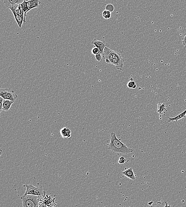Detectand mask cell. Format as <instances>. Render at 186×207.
I'll return each mask as SVG.
<instances>
[{
	"mask_svg": "<svg viewBox=\"0 0 186 207\" xmlns=\"http://www.w3.org/2000/svg\"><path fill=\"white\" fill-rule=\"evenodd\" d=\"M110 137L108 149L113 153L126 155L134 152L133 149L129 148L126 145L122 142L120 140L118 139L115 133H111Z\"/></svg>",
	"mask_w": 186,
	"mask_h": 207,
	"instance_id": "1",
	"label": "cell"
},
{
	"mask_svg": "<svg viewBox=\"0 0 186 207\" xmlns=\"http://www.w3.org/2000/svg\"><path fill=\"white\" fill-rule=\"evenodd\" d=\"M40 196L33 195H23L21 197L23 207L39 206Z\"/></svg>",
	"mask_w": 186,
	"mask_h": 207,
	"instance_id": "2",
	"label": "cell"
},
{
	"mask_svg": "<svg viewBox=\"0 0 186 207\" xmlns=\"http://www.w3.org/2000/svg\"><path fill=\"white\" fill-rule=\"evenodd\" d=\"M23 186L25 187L26 189L24 195H35L41 197L43 196L45 193L42 187H35L31 184H26Z\"/></svg>",
	"mask_w": 186,
	"mask_h": 207,
	"instance_id": "3",
	"label": "cell"
},
{
	"mask_svg": "<svg viewBox=\"0 0 186 207\" xmlns=\"http://www.w3.org/2000/svg\"><path fill=\"white\" fill-rule=\"evenodd\" d=\"M0 96L4 99L9 100L15 102L18 96L10 89H0Z\"/></svg>",
	"mask_w": 186,
	"mask_h": 207,
	"instance_id": "4",
	"label": "cell"
},
{
	"mask_svg": "<svg viewBox=\"0 0 186 207\" xmlns=\"http://www.w3.org/2000/svg\"><path fill=\"white\" fill-rule=\"evenodd\" d=\"M92 45H94L95 47H97L100 50V53L102 55L103 58L104 51L105 47H107L108 44L104 40L99 41L97 39H94L91 43Z\"/></svg>",
	"mask_w": 186,
	"mask_h": 207,
	"instance_id": "5",
	"label": "cell"
},
{
	"mask_svg": "<svg viewBox=\"0 0 186 207\" xmlns=\"http://www.w3.org/2000/svg\"><path fill=\"white\" fill-rule=\"evenodd\" d=\"M6 7L10 9L15 6L21 4L24 0H3Z\"/></svg>",
	"mask_w": 186,
	"mask_h": 207,
	"instance_id": "6",
	"label": "cell"
},
{
	"mask_svg": "<svg viewBox=\"0 0 186 207\" xmlns=\"http://www.w3.org/2000/svg\"><path fill=\"white\" fill-rule=\"evenodd\" d=\"M41 1L40 0H28L27 5L29 10L35 8L39 7Z\"/></svg>",
	"mask_w": 186,
	"mask_h": 207,
	"instance_id": "7",
	"label": "cell"
},
{
	"mask_svg": "<svg viewBox=\"0 0 186 207\" xmlns=\"http://www.w3.org/2000/svg\"><path fill=\"white\" fill-rule=\"evenodd\" d=\"M60 134L62 138L64 139L70 138L72 136V131L70 129L66 127L62 128L60 131Z\"/></svg>",
	"mask_w": 186,
	"mask_h": 207,
	"instance_id": "8",
	"label": "cell"
},
{
	"mask_svg": "<svg viewBox=\"0 0 186 207\" xmlns=\"http://www.w3.org/2000/svg\"><path fill=\"white\" fill-rule=\"evenodd\" d=\"M122 174L130 179L135 180L136 178V175L133 172L132 168H130L122 172Z\"/></svg>",
	"mask_w": 186,
	"mask_h": 207,
	"instance_id": "9",
	"label": "cell"
},
{
	"mask_svg": "<svg viewBox=\"0 0 186 207\" xmlns=\"http://www.w3.org/2000/svg\"><path fill=\"white\" fill-rule=\"evenodd\" d=\"M10 8H12V9H13L14 11L15 12V13H16L17 15L24 18V22H26V17L24 13L23 12V9H22V7H21V4H19V5L15 6L13 7H12Z\"/></svg>",
	"mask_w": 186,
	"mask_h": 207,
	"instance_id": "10",
	"label": "cell"
},
{
	"mask_svg": "<svg viewBox=\"0 0 186 207\" xmlns=\"http://www.w3.org/2000/svg\"><path fill=\"white\" fill-rule=\"evenodd\" d=\"M14 102L9 100L4 99L3 101V106H2V112H7L10 110L12 105Z\"/></svg>",
	"mask_w": 186,
	"mask_h": 207,
	"instance_id": "11",
	"label": "cell"
},
{
	"mask_svg": "<svg viewBox=\"0 0 186 207\" xmlns=\"http://www.w3.org/2000/svg\"><path fill=\"white\" fill-rule=\"evenodd\" d=\"M186 109L183 112L179 114L177 116H175V117L174 118H170L169 117H168V122H174V121H175V122H177L179 120L181 119L185 118L186 117Z\"/></svg>",
	"mask_w": 186,
	"mask_h": 207,
	"instance_id": "12",
	"label": "cell"
},
{
	"mask_svg": "<svg viewBox=\"0 0 186 207\" xmlns=\"http://www.w3.org/2000/svg\"><path fill=\"white\" fill-rule=\"evenodd\" d=\"M10 9L11 10L13 14L15 20H16V22H17L18 24L19 27L20 28H22V25L23 24V22H24V18L17 15V14L15 13V12L14 11L13 9L12 8H10Z\"/></svg>",
	"mask_w": 186,
	"mask_h": 207,
	"instance_id": "13",
	"label": "cell"
},
{
	"mask_svg": "<svg viewBox=\"0 0 186 207\" xmlns=\"http://www.w3.org/2000/svg\"><path fill=\"white\" fill-rule=\"evenodd\" d=\"M27 1H28V0H24V1L21 4V7H22V9H23V12L24 13L26 17L27 16V13L29 11L28 5H27Z\"/></svg>",
	"mask_w": 186,
	"mask_h": 207,
	"instance_id": "14",
	"label": "cell"
},
{
	"mask_svg": "<svg viewBox=\"0 0 186 207\" xmlns=\"http://www.w3.org/2000/svg\"><path fill=\"white\" fill-rule=\"evenodd\" d=\"M130 81L127 83L128 87L131 89H135L137 88V84H136L135 82L133 81V78H130Z\"/></svg>",
	"mask_w": 186,
	"mask_h": 207,
	"instance_id": "15",
	"label": "cell"
},
{
	"mask_svg": "<svg viewBox=\"0 0 186 207\" xmlns=\"http://www.w3.org/2000/svg\"><path fill=\"white\" fill-rule=\"evenodd\" d=\"M102 15L103 18L106 20L109 19L111 18V16H112L111 13L106 10H104L103 11Z\"/></svg>",
	"mask_w": 186,
	"mask_h": 207,
	"instance_id": "16",
	"label": "cell"
},
{
	"mask_svg": "<svg viewBox=\"0 0 186 207\" xmlns=\"http://www.w3.org/2000/svg\"><path fill=\"white\" fill-rule=\"evenodd\" d=\"M105 10L112 13L115 10L114 6L112 4H108L106 5V7H105Z\"/></svg>",
	"mask_w": 186,
	"mask_h": 207,
	"instance_id": "17",
	"label": "cell"
},
{
	"mask_svg": "<svg viewBox=\"0 0 186 207\" xmlns=\"http://www.w3.org/2000/svg\"><path fill=\"white\" fill-rule=\"evenodd\" d=\"M91 52H92V54L94 55L99 54V53H100V50H99V49L96 47H94L92 48Z\"/></svg>",
	"mask_w": 186,
	"mask_h": 207,
	"instance_id": "18",
	"label": "cell"
},
{
	"mask_svg": "<svg viewBox=\"0 0 186 207\" xmlns=\"http://www.w3.org/2000/svg\"><path fill=\"white\" fill-rule=\"evenodd\" d=\"M96 59L99 62H101L103 60V57L101 53L95 55Z\"/></svg>",
	"mask_w": 186,
	"mask_h": 207,
	"instance_id": "19",
	"label": "cell"
},
{
	"mask_svg": "<svg viewBox=\"0 0 186 207\" xmlns=\"http://www.w3.org/2000/svg\"><path fill=\"white\" fill-rule=\"evenodd\" d=\"M125 159L124 157H121L119 158L118 160V163L119 164H123L125 163Z\"/></svg>",
	"mask_w": 186,
	"mask_h": 207,
	"instance_id": "20",
	"label": "cell"
},
{
	"mask_svg": "<svg viewBox=\"0 0 186 207\" xmlns=\"http://www.w3.org/2000/svg\"><path fill=\"white\" fill-rule=\"evenodd\" d=\"M163 106H163V105H161V106H160V108L158 107V110H157V112L159 113L160 115H161V113L163 111V110H164V109H163Z\"/></svg>",
	"mask_w": 186,
	"mask_h": 207,
	"instance_id": "21",
	"label": "cell"
},
{
	"mask_svg": "<svg viewBox=\"0 0 186 207\" xmlns=\"http://www.w3.org/2000/svg\"><path fill=\"white\" fill-rule=\"evenodd\" d=\"M4 99L2 97H0V110H1V112H2V106H3V101H4Z\"/></svg>",
	"mask_w": 186,
	"mask_h": 207,
	"instance_id": "22",
	"label": "cell"
},
{
	"mask_svg": "<svg viewBox=\"0 0 186 207\" xmlns=\"http://www.w3.org/2000/svg\"><path fill=\"white\" fill-rule=\"evenodd\" d=\"M182 44L185 47H186V34H185L182 38Z\"/></svg>",
	"mask_w": 186,
	"mask_h": 207,
	"instance_id": "23",
	"label": "cell"
}]
</instances>
